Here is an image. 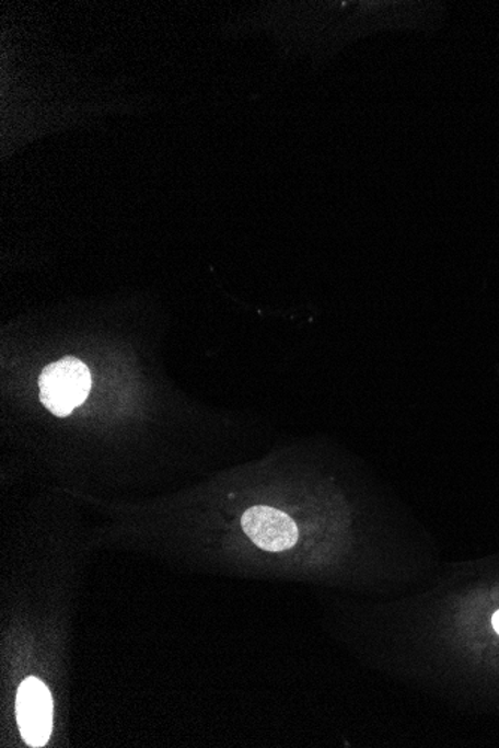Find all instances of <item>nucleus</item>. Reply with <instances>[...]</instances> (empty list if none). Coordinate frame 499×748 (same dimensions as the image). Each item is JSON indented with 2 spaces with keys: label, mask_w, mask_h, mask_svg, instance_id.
Segmentation results:
<instances>
[{
  "label": "nucleus",
  "mask_w": 499,
  "mask_h": 748,
  "mask_svg": "<svg viewBox=\"0 0 499 748\" xmlns=\"http://www.w3.org/2000/svg\"><path fill=\"white\" fill-rule=\"evenodd\" d=\"M241 526L250 540L265 552H286L298 541V528L288 514L272 507H252L244 513Z\"/></svg>",
  "instance_id": "obj_3"
},
{
  "label": "nucleus",
  "mask_w": 499,
  "mask_h": 748,
  "mask_svg": "<svg viewBox=\"0 0 499 748\" xmlns=\"http://www.w3.org/2000/svg\"><path fill=\"white\" fill-rule=\"evenodd\" d=\"M15 714L20 733L31 747H43L51 737L53 698L43 681L28 677L19 688Z\"/></svg>",
  "instance_id": "obj_2"
},
{
  "label": "nucleus",
  "mask_w": 499,
  "mask_h": 748,
  "mask_svg": "<svg viewBox=\"0 0 499 748\" xmlns=\"http://www.w3.org/2000/svg\"><path fill=\"white\" fill-rule=\"evenodd\" d=\"M38 384L45 408L57 417H67L88 399L92 376L83 361L63 357L44 369Z\"/></svg>",
  "instance_id": "obj_1"
},
{
  "label": "nucleus",
  "mask_w": 499,
  "mask_h": 748,
  "mask_svg": "<svg viewBox=\"0 0 499 748\" xmlns=\"http://www.w3.org/2000/svg\"><path fill=\"white\" fill-rule=\"evenodd\" d=\"M492 626H494L495 631H497L499 634V611L495 612V614H494Z\"/></svg>",
  "instance_id": "obj_4"
}]
</instances>
